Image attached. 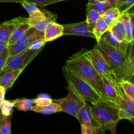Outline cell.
I'll list each match as a JSON object with an SVG mask.
<instances>
[{
    "instance_id": "1",
    "label": "cell",
    "mask_w": 134,
    "mask_h": 134,
    "mask_svg": "<svg viewBox=\"0 0 134 134\" xmlns=\"http://www.w3.org/2000/svg\"><path fill=\"white\" fill-rule=\"evenodd\" d=\"M95 47L102 53L120 81L128 80L133 82L134 61L130 62L126 54L118 51L102 39L97 42Z\"/></svg>"
},
{
    "instance_id": "2",
    "label": "cell",
    "mask_w": 134,
    "mask_h": 134,
    "mask_svg": "<svg viewBox=\"0 0 134 134\" xmlns=\"http://www.w3.org/2000/svg\"><path fill=\"white\" fill-rule=\"evenodd\" d=\"M66 65L77 75L88 82L102 94L101 77L97 73L90 60L85 56L84 50H81L69 57L66 61Z\"/></svg>"
},
{
    "instance_id": "3",
    "label": "cell",
    "mask_w": 134,
    "mask_h": 134,
    "mask_svg": "<svg viewBox=\"0 0 134 134\" xmlns=\"http://www.w3.org/2000/svg\"><path fill=\"white\" fill-rule=\"evenodd\" d=\"M63 74L68 82V87L71 88L87 103L93 105L102 102H110L91 85L77 75L66 65L63 66Z\"/></svg>"
},
{
    "instance_id": "4",
    "label": "cell",
    "mask_w": 134,
    "mask_h": 134,
    "mask_svg": "<svg viewBox=\"0 0 134 134\" xmlns=\"http://www.w3.org/2000/svg\"><path fill=\"white\" fill-rule=\"evenodd\" d=\"M92 111L105 131L116 133V126L120 121L119 107L109 102H102L91 105Z\"/></svg>"
},
{
    "instance_id": "5",
    "label": "cell",
    "mask_w": 134,
    "mask_h": 134,
    "mask_svg": "<svg viewBox=\"0 0 134 134\" xmlns=\"http://www.w3.org/2000/svg\"><path fill=\"white\" fill-rule=\"evenodd\" d=\"M85 56L90 60L97 73L101 77H105L116 85H120V81L116 77L109 64L95 47L90 51H84Z\"/></svg>"
},
{
    "instance_id": "6",
    "label": "cell",
    "mask_w": 134,
    "mask_h": 134,
    "mask_svg": "<svg viewBox=\"0 0 134 134\" xmlns=\"http://www.w3.org/2000/svg\"><path fill=\"white\" fill-rule=\"evenodd\" d=\"M67 90L68 94L66 96L61 99L52 100L60 106L62 112L76 117L80 109L83 107L86 102L71 88L68 86Z\"/></svg>"
},
{
    "instance_id": "7",
    "label": "cell",
    "mask_w": 134,
    "mask_h": 134,
    "mask_svg": "<svg viewBox=\"0 0 134 134\" xmlns=\"http://www.w3.org/2000/svg\"><path fill=\"white\" fill-rule=\"evenodd\" d=\"M44 34L41 31H39L33 27H31L27 32L23 35L21 39L11 45H8L9 56L8 59L16 56L26 50L28 49L29 47L35 41L44 37Z\"/></svg>"
},
{
    "instance_id": "8",
    "label": "cell",
    "mask_w": 134,
    "mask_h": 134,
    "mask_svg": "<svg viewBox=\"0 0 134 134\" xmlns=\"http://www.w3.org/2000/svg\"><path fill=\"white\" fill-rule=\"evenodd\" d=\"M43 48L37 50L27 49L22 53L13 56L10 59H8L1 71V75L11 70L17 69H24L41 52Z\"/></svg>"
},
{
    "instance_id": "9",
    "label": "cell",
    "mask_w": 134,
    "mask_h": 134,
    "mask_svg": "<svg viewBox=\"0 0 134 134\" xmlns=\"http://www.w3.org/2000/svg\"><path fill=\"white\" fill-rule=\"evenodd\" d=\"M100 85L103 97L119 108L123 99V90L120 85L113 83L105 77H101Z\"/></svg>"
},
{
    "instance_id": "10",
    "label": "cell",
    "mask_w": 134,
    "mask_h": 134,
    "mask_svg": "<svg viewBox=\"0 0 134 134\" xmlns=\"http://www.w3.org/2000/svg\"><path fill=\"white\" fill-rule=\"evenodd\" d=\"M76 118L81 124H87L92 127L95 134H103L105 133V130L93 115L91 105L87 102H86L83 107L80 109Z\"/></svg>"
},
{
    "instance_id": "11",
    "label": "cell",
    "mask_w": 134,
    "mask_h": 134,
    "mask_svg": "<svg viewBox=\"0 0 134 134\" xmlns=\"http://www.w3.org/2000/svg\"><path fill=\"white\" fill-rule=\"evenodd\" d=\"M64 35H79L95 38L92 29L88 26L86 21L78 23L67 24L63 25Z\"/></svg>"
},
{
    "instance_id": "12",
    "label": "cell",
    "mask_w": 134,
    "mask_h": 134,
    "mask_svg": "<svg viewBox=\"0 0 134 134\" xmlns=\"http://www.w3.org/2000/svg\"><path fill=\"white\" fill-rule=\"evenodd\" d=\"M27 20V18L19 16L10 20L5 21L0 24V41L8 44L9 39L14 30L24 22Z\"/></svg>"
},
{
    "instance_id": "13",
    "label": "cell",
    "mask_w": 134,
    "mask_h": 134,
    "mask_svg": "<svg viewBox=\"0 0 134 134\" xmlns=\"http://www.w3.org/2000/svg\"><path fill=\"white\" fill-rule=\"evenodd\" d=\"M120 120H128L133 123L134 98L126 94L123 90V99L121 105L119 108Z\"/></svg>"
},
{
    "instance_id": "14",
    "label": "cell",
    "mask_w": 134,
    "mask_h": 134,
    "mask_svg": "<svg viewBox=\"0 0 134 134\" xmlns=\"http://www.w3.org/2000/svg\"><path fill=\"white\" fill-rule=\"evenodd\" d=\"M43 34L44 40L46 43L53 41L64 35L63 25L57 23L56 21H52L47 25Z\"/></svg>"
},
{
    "instance_id": "15",
    "label": "cell",
    "mask_w": 134,
    "mask_h": 134,
    "mask_svg": "<svg viewBox=\"0 0 134 134\" xmlns=\"http://www.w3.org/2000/svg\"><path fill=\"white\" fill-rule=\"evenodd\" d=\"M56 17L53 13L46 10L37 9L33 13L29 14V17L27 18V22L31 27H34L35 25L43 22L49 18Z\"/></svg>"
},
{
    "instance_id": "16",
    "label": "cell",
    "mask_w": 134,
    "mask_h": 134,
    "mask_svg": "<svg viewBox=\"0 0 134 134\" xmlns=\"http://www.w3.org/2000/svg\"><path fill=\"white\" fill-rule=\"evenodd\" d=\"M101 39H103L105 41L107 42L111 46L115 47V48L119 51L120 52L125 54L127 55V51H128V47H129L130 43L127 41H120L118 40L115 36L112 34V33L108 30L106 31L103 35H102Z\"/></svg>"
},
{
    "instance_id": "17",
    "label": "cell",
    "mask_w": 134,
    "mask_h": 134,
    "mask_svg": "<svg viewBox=\"0 0 134 134\" xmlns=\"http://www.w3.org/2000/svg\"><path fill=\"white\" fill-rule=\"evenodd\" d=\"M23 71L24 69H17L3 73L0 75V86L6 90L10 88Z\"/></svg>"
},
{
    "instance_id": "18",
    "label": "cell",
    "mask_w": 134,
    "mask_h": 134,
    "mask_svg": "<svg viewBox=\"0 0 134 134\" xmlns=\"http://www.w3.org/2000/svg\"><path fill=\"white\" fill-rule=\"evenodd\" d=\"M133 12H127L121 14L120 19L124 24L126 31V41L129 43L133 41Z\"/></svg>"
},
{
    "instance_id": "19",
    "label": "cell",
    "mask_w": 134,
    "mask_h": 134,
    "mask_svg": "<svg viewBox=\"0 0 134 134\" xmlns=\"http://www.w3.org/2000/svg\"><path fill=\"white\" fill-rule=\"evenodd\" d=\"M121 14L119 8L113 7L109 9L103 14H102L101 15V18H103L105 22L111 27L120 20Z\"/></svg>"
},
{
    "instance_id": "20",
    "label": "cell",
    "mask_w": 134,
    "mask_h": 134,
    "mask_svg": "<svg viewBox=\"0 0 134 134\" xmlns=\"http://www.w3.org/2000/svg\"><path fill=\"white\" fill-rule=\"evenodd\" d=\"M110 31L113 35L120 41H126V31L124 24L121 20H119L116 23L110 27ZM128 42V41H127Z\"/></svg>"
},
{
    "instance_id": "21",
    "label": "cell",
    "mask_w": 134,
    "mask_h": 134,
    "mask_svg": "<svg viewBox=\"0 0 134 134\" xmlns=\"http://www.w3.org/2000/svg\"><path fill=\"white\" fill-rule=\"evenodd\" d=\"M31 111L37 113L43 114V115H51V114L62 112L60 106L57 103L54 102L51 104L44 106V107H40L36 105H34Z\"/></svg>"
},
{
    "instance_id": "22",
    "label": "cell",
    "mask_w": 134,
    "mask_h": 134,
    "mask_svg": "<svg viewBox=\"0 0 134 134\" xmlns=\"http://www.w3.org/2000/svg\"><path fill=\"white\" fill-rule=\"evenodd\" d=\"M30 27H31V26L27 23V20L21 24L14 30V32L13 33L12 35L10 36V39L8 41V45H11V44L15 43L16 41H18L20 39H21L23 37V35L27 32V31Z\"/></svg>"
},
{
    "instance_id": "23",
    "label": "cell",
    "mask_w": 134,
    "mask_h": 134,
    "mask_svg": "<svg viewBox=\"0 0 134 134\" xmlns=\"http://www.w3.org/2000/svg\"><path fill=\"white\" fill-rule=\"evenodd\" d=\"M110 29L109 26L105 22L104 20L102 18H99L94 27L92 29V32L94 34L95 39H96L97 42L99 41L102 38V35L105 34L107 31Z\"/></svg>"
},
{
    "instance_id": "24",
    "label": "cell",
    "mask_w": 134,
    "mask_h": 134,
    "mask_svg": "<svg viewBox=\"0 0 134 134\" xmlns=\"http://www.w3.org/2000/svg\"><path fill=\"white\" fill-rule=\"evenodd\" d=\"M35 104V99H27V98H21L14 100V107L21 111H31V108Z\"/></svg>"
},
{
    "instance_id": "25",
    "label": "cell",
    "mask_w": 134,
    "mask_h": 134,
    "mask_svg": "<svg viewBox=\"0 0 134 134\" xmlns=\"http://www.w3.org/2000/svg\"><path fill=\"white\" fill-rule=\"evenodd\" d=\"M112 7L110 6L107 3H102L96 0H88L87 3V10H95L102 15L107 10L110 9Z\"/></svg>"
},
{
    "instance_id": "26",
    "label": "cell",
    "mask_w": 134,
    "mask_h": 134,
    "mask_svg": "<svg viewBox=\"0 0 134 134\" xmlns=\"http://www.w3.org/2000/svg\"><path fill=\"white\" fill-rule=\"evenodd\" d=\"M12 115L5 116L0 113V134H11Z\"/></svg>"
},
{
    "instance_id": "27",
    "label": "cell",
    "mask_w": 134,
    "mask_h": 134,
    "mask_svg": "<svg viewBox=\"0 0 134 134\" xmlns=\"http://www.w3.org/2000/svg\"><path fill=\"white\" fill-rule=\"evenodd\" d=\"M14 105V100H5L3 99L0 103V111L1 113L5 116L13 115V108Z\"/></svg>"
},
{
    "instance_id": "28",
    "label": "cell",
    "mask_w": 134,
    "mask_h": 134,
    "mask_svg": "<svg viewBox=\"0 0 134 134\" xmlns=\"http://www.w3.org/2000/svg\"><path fill=\"white\" fill-rule=\"evenodd\" d=\"M87 12L88 13L87 15H86V19L85 21L88 24V26L92 29H93V27H94L98 20L100 18L101 15L98 11L95 10H92V9L87 10Z\"/></svg>"
},
{
    "instance_id": "29",
    "label": "cell",
    "mask_w": 134,
    "mask_h": 134,
    "mask_svg": "<svg viewBox=\"0 0 134 134\" xmlns=\"http://www.w3.org/2000/svg\"><path fill=\"white\" fill-rule=\"evenodd\" d=\"M120 86L126 94L134 98V85L133 82L128 80H122L120 82Z\"/></svg>"
},
{
    "instance_id": "30",
    "label": "cell",
    "mask_w": 134,
    "mask_h": 134,
    "mask_svg": "<svg viewBox=\"0 0 134 134\" xmlns=\"http://www.w3.org/2000/svg\"><path fill=\"white\" fill-rule=\"evenodd\" d=\"M53 102L52 98L47 94H40L35 99V104L40 107L48 105Z\"/></svg>"
},
{
    "instance_id": "31",
    "label": "cell",
    "mask_w": 134,
    "mask_h": 134,
    "mask_svg": "<svg viewBox=\"0 0 134 134\" xmlns=\"http://www.w3.org/2000/svg\"><path fill=\"white\" fill-rule=\"evenodd\" d=\"M133 5L134 0H121L120 5L118 8L121 14H123L127 12H130V10L133 9Z\"/></svg>"
},
{
    "instance_id": "32",
    "label": "cell",
    "mask_w": 134,
    "mask_h": 134,
    "mask_svg": "<svg viewBox=\"0 0 134 134\" xmlns=\"http://www.w3.org/2000/svg\"><path fill=\"white\" fill-rule=\"evenodd\" d=\"M27 1L34 3L38 7L42 8L47 6V5H51V4L61 2V1H69V0H27Z\"/></svg>"
},
{
    "instance_id": "33",
    "label": "cell",
    "mask_w": 134,
    "mask_h": 134,
    "mask_svg": "<svg viewBox=\"0 0 134 134\" xmlns=\"http://www.w3.org/2000/svg\"><path fill=\"white\" fill-rule=\"evenodd\" d=\"M20 3L21 4V5L23 7L24 9L27 11V13H28V14H30V13H33V12H34L35 10H36L37 9H39L37 5H35L34 3L27 1V0H24V1H21Z\"/></svg>"
},
{
    "instance_id": "34",
    "label": "cell",
    "mask_w": 134,
    "mask_h": 134,
    "mask_svg": "<svg viewBox=\"0 0 134 134\" xmlns=\"http://www.w3.org/2000/svg\"><path fill=\"white\" fill-rule=\"evenodd\" d=\"M9 56V53L8 48H7L6 49L0 54V74H1V71H2L5 64H6L7 61Z\"/></svg>"
},
{
    "instance_id": "35",
    "label": "cell",
    "mask_w": 134,
    "mask_h": 134,
    "mask_svg": "<svg viewBox=\"0 0 134 134\" xmlns=\"http://www.w3.org/2000/svg\"><path fill=\"white\" fill-rule=\"evenodd\" d=\"M45 44L46 42L44 41V37L41 38V39H38V40L35 41V42H34V43L29 47L28 49L37 50L40 49V48H43L44 45H45Z\"/></svg>"
},
{
    "instance_id": "36",
    "label": "cell",
    "mask_w": 134,
    "mask_h": 134,
    "mask_svg": "<svg viewBox=\"0 0 134 134\" xmlns=\"http://www.w3.org/2000/svg\"><path fill=\"white\" fill-rule=\"evenodd\" d=\"M81 130L82 134H95L92 127L87 124H81Z\"/></svg>"
},
{
    "instance_id": "37",
    "label": "cell",
    "mask_w": 134,
    "mask_h": 134,
    "mask_svg": "<svg viewBox=\"0 0 134 134\" xmlns=\"http://www.w3.org/2000/svg\"><path fill=\"white\" fill-rule=\"evenodd\" d=\"M120 1H121V0H108L107 3L112 7H119L120 4Z\"/></svg>"
},
{
    "instance_id": "38",
    "label": "cell",
    "mask_w": 134,
    "mask_h": 134,
    "mask_svg": "<svg viewBox=\"0 0 134 134\" xmlns=\"http://www.w3.org/2000/svg\"><path fill=\"white\" fill-rule=\"evenodd\" d=\"M6 89L3 86H0V103L3 99H5V93H6Z\"/></svg>"
},
{
    "instance_id": "39",
    "label": "cell",
    "mask_w": 134,
    "mask_h": 134,
    "mask_svg": "<svg viewBox=\"0 0 134 134\" xmlns=\"http://www.w3.org/2000/svg\"><path fill=\"white\" fill-rule=\"evenodd\" d=\"M8 44L7 43H5V42L0 41V54L7 48Z\"/></svg>"
},
{
    "instance_id": "40",
    "label": "cell",
    "mask_w": 134,
    "mask_h": 134,
    "mask_svg": "<svg viewBox=\"0 0 134 134\" xmlns=\"http://www.w3.org/2000/svg\"><path fill=\"white\" fill-rule=\"evenodd\" d=\"M24 0H0V3H20Z\"/></svg>"
},
{
    "instance_id": "41",
    "label": "cell",
    "mask_w": 134,
    "mask_h": 134,
    "mask_svg": "<svg viewBox=\"0 0 134 134\" xmlns=\"http://www.w3.org/2000/svg\"><path fill=\"white\" fill-rule=\"evenodd\" d=\"M96 1H99V2H102V3H107L108 0H96Z\"/></svg>"
}]
</instances>
